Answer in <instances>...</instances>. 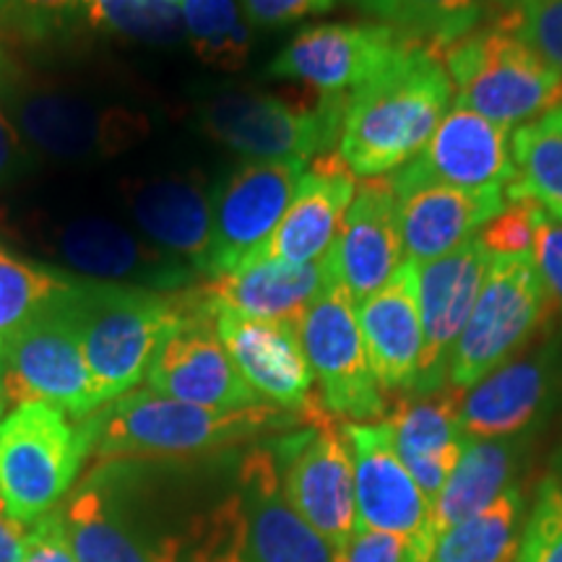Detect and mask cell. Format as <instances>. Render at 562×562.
Segmentation results:
<instances>
[{"instance_id":"cell-1","label":"cell","mask_w":562,"mask_h":562,"mask_svg":"<svg viewBox=\"0 0 562 562\" xmlns=\"http://www.w3.org/2000/svg\"><path fill=\"white\" fill-rule=\"evenodd\" d=\"M451 100L440 55L406 42L389 66L349 94L339 157L362 180L402 170L425 149Z\"/></svg>"},{"instance_id":"cell-2","label":"cell","mask_w":562,"mask_h":562,"mask_svg":"<svg viewBox=\"0 0 562 562\" xmlns=\"http://www.w3.org/2000/svg\"><path fill=\"white\" fill-rule=\"evenodd\" d=\"M315 398V396H313ZM313 398L302 409L256 404L245 409H203L157 391H131L81 419L89 453L110 459H182L237 446L305 425Z\"/></svg>"},{"instance_id":"cell-3","label":"cell","mask_w":562,"mask_h":562,"mask_svg":"<svg viewBox=\"0 0 562 562\" xmlns=\"http://www.w3.org/2000/svg\"><path fill=\"white\" fill-rule=\"evenodd\" d=\"M193 286L165 294L89 279L70 281L60 302L79 328L100 406L144 381L161 344L191 315Z\"/></svg>"},{"instance_id":"cell-4","label":"cell","mask_w":562,"mask_h":562,"mask_svg":"<svg viewBox=\"0 0 562 562\" xmlns=\"http://www.w3.org/2000/svg\"><path fill=\"white\" fill-rule=\"evenodd\" d=\"M339 547L323 539L281 490L273 448H252L237 487L199 526L186 562H336Z\"/></svg>"},{"instance_id":"cell-5","label":"cell","mask_w":562,"mask_h":562,"mask_svg":"<svg viewBox=\"0 0 562 562\" xmlns=\"http://www.w3.org/2000/svg\"><path fill=\"white\" fill-rule=\"evenodd\" d=\"M442 63L453 104L510 131L562 104V76L518 34L513 13L456 42Z\"/></svg>"},{"instance_id":"cell-6","label":"cell","mask_w":562,"mask_h":562,"mask_svg":"<svg viewBox=\"0 0 562 562\" xmlns=\"http://www.w3.org/2000/svg\"><path fill=\"white\" fill-rule=\"evenodd\" d=\"M349 94L290 102L261 91H222L201 104L199 123L216 144L250 161H307L334 149Z\"/></svg>"},{"instance_id":"cell-7","label":"cell","mask_w":562,"mask_h":562,"mask_svg":"<svg viewBox=\"0 0 562 562\" xmlns=\"http://www.w3.org/2000/svg\"><path fill=\"white\" fill-rule=\"evenodd\" d=\"M89 438L81 422L45 402H30L0 419V503L19 524L53 513L79 476Z\"/></svg>"},{"instance_id":"cell-8","label":"cell","mask_w":562,"mask_h":562,"mask_svg":"<svg viewBox=\"0 0 562 562\" xmlns=\"http://www.w3.org/2000/svg\"><path fill=\"white\" fill-rule=\"evenodd\" d=\"M0 104L30 149L47 159H102L136 144L146 121L125 108H100L76 91L21 76L11 66L0 74Z\"/></svg>"},{"instance_id":"cell-9","label":"cell","mask_w":562,"mask_h":562,"mask_svg":"<svg viewBox=\"0 0 562 562\" xmlns=\"http://www.w3.org/2000/svg\"><path fill=\"white\" fill-rule=\"evenodd\" d=\"M552 311L531 256H492L469 323L456 341L448 385L469 391L508 362Z\"/></svg>"},{"instance_id":"cell-10","label":"cell","mask_w":562,"mask_h":562,"mask_svg":"<svg viewBox=\"0 0 562 562\" xmlns=\"http://www.w3.org/2000/svg\"><path fill=\"white\" fill-rule=\"evenodd\" d=\"M281 490L294 510L334 547L357 529L355 463L344 427L313 398L305 427L273 442Z\"/></svg>"},{"instance_id":"cell-11","label":"cell","mask_w":562,"mask_h":562,"mask_svg":"<svg viewBox=\"0 0 562 562\" xmlns=\"http://www.w3.org/2000/svg\"><path fill=\"white\" fill-rule=\"evenodd\" d=\"M0 393L16 406L53 404L76 422L100 409L79 328L60 294L0 344Z\"/></svg>"},{"instance_id":"cell-12","label":"cell","mask_w":562,"mask_h":562,"mask_svg":"<svg viewBox=\"0 0 562 562\" xmlns=\"http://www.w3.org/2000/svg\"><path fill=\"white\" fill-rule=\"evenodd\" d=\"M297 331L315 381L321 404L331 417L372 422L385 414V391L372 370L357 305L339 277L300 315Z\"/></svg>"},{"instance_id":"cell-13","label":"cell","mask_w":562,"mask_h":562,"mask_svg":"<svg viewBox=\"0 0 562 562\" xmlns=\"http://www.w3.org/2000/svg\"><path fill=\"white\" fill-rule=\"evenodd\" d=\"M307 165L302 161H245L211 191V235L203 277L235 271L290 209Z\"/></svg>"},{"instance_id":"cell-14","label":"cell","mask_w":562,"mask_h":562,"mask_svg":"<svg viewBox=\"0 0 562 562\" xmlns=\"http://www.w3.org/2000/svg\"><path fill=\"white\" fill-rule=\"evenodd\" d=\"M351 463H355L357 529L396 533L432 558V505L398 459L389 422H347Z\"/></svg>"},{"instance_id":"cell-15","label":"cell","mask_w":562,"mask_h":562,"mask_svg":"<svg viewBox=\"0 0 562 562\" xmlns=\"http://www.w3.org/2000/svg\"><path fill=\"white\" fill-rule=\"evenodd\" d=\"M562 398V341L510 357L461 393V430L467 438L518 440Z\"/></svg>"},{"instance_id":"cell-16","label":"cell","mask_w":562,"mask_h":562,"mask_svg":"<svg viewBox=\"0 0 562 562\" xmlns=\"http://www.w3.org/2000/svg\"><path fill=\"white\" fill-rule=\"evenodd\" d=\"M195 305L180 328L161 344L146 372L149 389L203 409H245L266 404L229 360L214 326V313L193 286Z\"/></svg>"},{"instance_id":"cell-17","label":"cell","mask_w":562,"mask_h":562,"mask_svg":"<svg viewBox=\"0 0 562 562\" xmlns=\"http://www.w3.org/2000/svg\"><path fill=\"white\" fill-rule=\"evenodd\" d=\"M47 248L70 271L89 281L138 286L151 292H182L193 286L195 271L151 243L104 216H76L53 227Z\"/></svg>"},{"instance_id":"cell-18","label":"cell","mask_w":562,"mask_h":562,"mask_svg":"<svg viewBox=\"0 0 562 562\" xmlns=\"http://www.w3.org/2000/svg\"><path fill=\"white\" fill-rule=\"evenodd\" d=\"M513 131L482 117L480 112L451 104L417 157L391 175L402 195L419 186H451L482 191L508 188L516 167L510 157Z\"/></svg>"},{"instance_id":"cell-19","label":"cell","mask_w":562,"mask_h":562,"mask_svg":"<svg viewBox=\"0 0 562 562\" xmlns=\"http://www.w3.org/2000/svg\"><path fill=\"white\" fill-rule=\"evenodd\" d=\"M490 261L492 256L474 237L438 261L417 266L422 357L414 396H427L448 385L453 347L474 311Z\"/></svg>"},{"instance_id":"cell-20","label":"cell","mask_w":562,"mask_h":562,"mask_svg":"<svg viewBox=\"0 0 562 562\" xmlns=\"http://www.w3.org/2000/svg\"><path fill=\"white\" fill-rule=\"evenodd\" d=\"M406 40L391 24H318L302 30L269 66L271 79L318 94H349L396 58Z\"/></svg>"},{"instance_id":"cell-21","label":"cell","mask_w":562,"mask_h":562,"mask_svg":"<svg viewBox=\"0 0 562 562\" xmlns=\"http://www.w3.org/2000/svg\"><path fill=\"white\" fill-rule=\"evenodd\" d=\"M214 326L243 381L266 404L281 409L307 406L315 375L302 349L297 321H266L235 311H214Z\"/></svg>"},{"instance_id":"cell-22","label":"cell","mask_w":562,"mask_h":562,"mask_svg":"<svg viewBox=\"0 0 562 562\" xmlns=\"http://www.w3.org/2000/svg\"><path fill=\"white\" fill-rule=\"evenodd\" d=\"M331 252L336 277L355 305L381 290L404 263L398 195L389 178L357 182Z\"/></svg>"},{"instance_id":"cell-23","label":"cell","mask_w":562,"mask_h":562,"mask_svg":"<svg viewBox=\"0 0 562 562\" xmlns=\"http://www.w3.org/2000/svg\"><path fill=\"white\" fill-rule=\"evenodd\" d=\"M357 175L344 165L339 151L313 159L302 175L290 209L263 245L245 258L248 261L313 263L331 250L344 214L357 193Z\"/></svg>"},{"instance_id":"cell-24","label":"cell","mask_w":562,"mask_h":562,"mask_svg":"<svg viewBox=\"0 0 562 562\" xmlns=\"http://www.w3.org/2000/svg\"><path fill=\"white\" fill-rule=\"evenodd\" d=\"M336 279L334 252L313 263L248 261L224 277L199 284L201 300L214 311H235L250 318L300 321L305 307Z\"/></svg>"},{"instance_id":"cell-25","label":"cell","mask_w":562,"mask_h":562,"mask_svg":"<svg viewBox=\"0 0 562 562\" xmlns=\"http://www.w3.org/2000/svg\"><path fill=\"white\" fill-rule=\"evenodd\" d=\"M505 188L419 186L398 195L404 261L414 266L438 261L461 245L505 209Z\"/></svg>"},{"instance_id":"cell-26","label":"cell","mask_w":562,"mask_h":562,"mask_svg":"<svg viewBox=\"0 0 562 562\" xmlns=\"http://www.w3.org/2000/svg\"><path fill=\"white\" fill-rule=\"evenodd\" d=\"M461 393L451 385L427 396L406 393L393 406L391 419H385L391 425L398 459L430 505L451 480L467 446V435L461 430Z\"/></svg>"},{"instance_id":"cell-27","label":"cell","mask_w":562,"mask_h":562,"mask_svg":"<svg viewBox=\"0 0 562 562\" xmlns=\"http://www.w3.org/2000/svg\"><path fill=\"white\" fill-rule=\"evenodd\" d=\"M417 266L404 261L396 273L357 305L364 347L383 391L412 393L422 357Z\"/></svg>"},{"instance_id":"cell-28","label":"cell","mask_w":562,"mask_h":562,"mask_svg":"<svg viewBox=\"0 0 562 562\" xmlns=\"http://www.w3.org/2000/svg\"><path fill=\"white\" fill-rule=\"evenodd\" d=\"M128 209L146 240L203 273L211 235V193L199 180L154 178L128 191Z\"/></svg>"},{"instance_id":"cell-29","label":"cell","mask_w":562,"mask_h":562,"mask_svg":"<svg viewBox=\"0 0 562 562\" xmlns=\"http://www.w3.org/2000/svg\"><path fill=\"white\" fill-rule=\"evenodd\" d=\"M60 521L79 562H182L178 539L146 542L102 480H91L60 503Z\"/></svg>"},{"instance_id":"cell-30","label":"cell","mask_w":562,"mask_h":562,"mask_svg":"<svg viewBox=\"0 0 562 562\" xmlns=\"http://www.w3.org/2000/svg\"><path fill=\"white\" fill-rule=\"evenodd\" d=\"M516 463L518 440L467 438L451 480L432 505V542H438L440 533H446L451 526L467 521L474 513H482L495 503L513 484Z\"/></svg>"},{"instance_id":"cell-31","label":"cell","mask_w":562,"mask_h":562,"mask_svg":"<svg viewBox=\"0 0 562 562\" xmlns=\"http://www.w3.org/2000/svg\"><path fill=\"white\" fill-rule=\"evenodd\" d=\"M510 157L516 175L505 201H533L562 222V104L513 131Z\"/></svg>"},{"instance_id":"cell-32","label":"cell","mask_w":562,"mask_h":562,"mask_svg":"<svg viewBox=\"0 0 562 562\" xmlns=\"http://www.w3.org/2000/svg\"><path fill=\"white\" fill-rule=\"evenodd\" d=\"M524 492L516 482L467 521L440 533L430 562H513L521 544Z\"/></svg>"},{"instance_id":"cell-33","label":"cell","mask_w":562,"mask_h":562,"mask_svg":"<svg viewBox=\"0 0 562 562\" xmlns=\"http://www.w3.org/2000/svg\"><path fill=\"white\" fill-rule=\"evenodd\" d=\"M186 40L195 58L216 70H240L250 58L252 34L235 0H186Z\"/></svg>"},{"instance_id":"cell-34","label":"cell","mask_w":562,"mask_h":562,"mask_svg":"<svg viewBox=\"0 0 562 562\" xmlns=\"http://www.w3.org/2000/svg\"><path fill=\"white\" fill-rule=\"evenodd\" d=\"M74 277L0 250V344L24 328L34 315L70 286Z\"/></svg>"},{"instance_id":"cell-35","label":"cell","mask_w":562,"mask_h":562,"mask_svg":"<svg viewBox=\"0 0 562 562\" xmlns=\"http://www.w3.org/2000/svg\"><path fill=\"white\" fill-rule=\"evenodd\" d=\"M482 0H398L393 30L412 45L446 55L456 42L476 30Z\"/></svg>"},{"instance_id":"cell-36","label":"cell","mask_w":562,"mask_h":562,"mask_svg":"<svg viewBox=\"0 0 562 562\" xmlns=\"http://www.w3.org/2000/svg\"><path fill=\"white\" fill-rule=\"evenodd\" d=\"M81 9L97 30L146 45H175L186 37L182 11L167 0H81Z\"/></svg>"},{"instance_id":"cell-37","label":"cell","mask_w":562,"mask_h":562,"mask_svg":"<svg viewBox=\"0 0 562 562\" xmlns=\"http://www.w3.org/2000/svg\"><path fill=\"white\" fill-rule=\"evenodd\" d=\"M516 562H562V484L554 474L539 484Z\"/></svg>"},{"instance_id":"cell-38","label":"cell","mask_w":562,"mask_h":562,"mask_svg":"<svg viewBox=\"0 0 562 562\" xmlns=\"http://www.w3.org/2000/svg\"><path fill=\"white\" fill-rule=\"evenodd\" d=\"M542 206L533 201L505 203L501 214H495L476 232V240L490 256H531L533 232H537Z\"/></svg>"},{"instance_id":"cell-39","label":"cell","mask_w":562,"mask_h":562,"mask_svg":"<svg viewBox=\"0 0 562 562\" xmlns=\"http://www.w3.org/2000/svg\"><path fill=\"white\" fill-rule=\"evenodd\" d=\"M510 13L518 34L562 76V0H526Z\"/></svg>"},{"instance_id":"cell-40","label":"cell","mask_w":562,"mask_h":562,"mask_svg":"<svg viewBox=\"0 0 562 562\" xmlns=\"http://www.w3.org/2000/svg\"><path fill=\"white\" fill-rule=\"evenodd\" d=\"M336 562H430V558L396 533L355 529L349 542L339 547Z\"/></svg>"},{"instance_id":"cell-41","label":"cell","mask_w":562,"mask_h":562,"mask_svg":"<svg viewBox=\"0 0 562 562\" xmlns=\"http://www.w3.org/2000/svg\"><path fill=\"white\" fill-rule=\"evenodd\" d=\"M531 261L542 286L550 297V305L562 311V222L542 211L533 232Z\"/></svg>"},{"instance_id":"cell-42","label":"cell","mask_w":562,"mask_h":562,"mask_svg":"<svg viewBox=\"0 0 562 562\" xmlns=\"http://www.w3.org/2000/svg\"><path fill=\"white\" fill-rule=\"evenodd\" d=\"M21 562H79L70 552L58 508L47 513L45 518H40L37 524H32V531L26 533L24 560Z\"/></svg>"},{"instance_id":"cell-43","label":"cell","mask_w":562,"mask_h":562,"mask_svg":"<svg viewBox=\"0 0 562 562\" xmlns=\"http://www.w3.org/2000/svg\"><path fill=\"white\" fill-rule=\"evenodd\" d=\"M336 0H243L250 21L261 26H284L305 16L331 11Z\"/></svg>"},{"instance_id":"cell-44","label":"cell","mask_w":562,"mask_h":562,"mask_svg":"<svg viewBox=\"0 0 562 562\" xmlns=\"http://www.w3.org/2000/svg\"><path fill=\"white\" fill-rule=\"evenodd\" d=\"M32 167V151L24 144L16 125L9 117L3 104H0V191L19 180L21 175Z\"/></svg>"},{"instance_id":"cell-45","label":"cell","mask_w":562,"mask_h":562,"mask_svg":"<svg viewBox=\"0 0 562 562\" xmlns=\"http://www.w3.org/2000/svg\"><path fill=\"white\" fill-rule=\"evenodd\" d=\"M76 9H81V0H16V30L37 37Z\"/></svg>"},{"instance_id":"cell-46","label":"cell","mask_w":562,"mask_h":562,"mask_svg":"<svg viewBox=\"0 0 562 562\" xmlns=\"http://www.w3.org/2000/svg\"><path fill=\"white\" fill-rule=\"evenodd\" d=\"M26 531L24 524L13 521L9 510L0 503V562H21L24 560L26 547Z\"/></svg>"},{"instance_id":"cell-47","label":"cell","mask_w":562,"mask_h":562,"mask_svg":"<svg viewBox=\"0 0 562 562\" xmlns=\"http://www.w3.org/2000/svg\"><path fill=\"white\" fill-rule=\"evenodd\" d=\"M347 3L357 5V9L370 13V16L389 21V24H393V19H396V9H398V0H347Z\"/></svg>"},{"instance_id":"cell-48","label":"cell","mask_w":562,"mask_h":562,"mask_svg":"<svg viewBox=\"0 0 562 562\" xmlns=\"http://www.w3.org/2000/svg\"><path fill=\"white\" fill-rule=\"evenodd\" d=\"M0 24L16 26V0H0Z\"/></svg>"},{"instance_id":"cell-49","label":"cell","mask_w":562,"mask_h":562,"mask_svg":"<svg viewBox=\"0 0 562 562\" xmlns=\"http://www.w3.org/2000/svg\"><path fill=\"white\" fill-rule=\"evenodd\" d=\"M9 66H11V58L3 50H0V74H3V70L9 68Z\"/></svg>"},{"instance_id":"cell-50","label":"cell","mask_w":562,"mask_h":562,"mask_svg":"<svg viewBox=\"0 0 562 562\" xmlns=\"http://www.w3.org/2000/svg\"><path fill=\"white\" fill-rule=\"evenodd\" d=\"M3 406H5V398H3V393H0V414H3Z\"/></svg>"},{"instance_id":"cell-51","label":"cell","mask_w":562,"mask_h":562,"mask_svg":"<svg viewBox=\"0 0 562 562\" xmlns=\"http://www.w3.org/2000/svg\"><path fill=\"white\" fill-rule=\"evenodd\" d=\"M167 3H172V5H182V3H186V0H167Z\"/></svg>"},{"instance_id":"cell-52","label":"cell","mask_w":562,"mask_h":562,"mask_svg":"<svg viewBox=\"0 0 562 562\" xmlns=\"http://www.w3.org/2000/svg\"><path fill=\"white\" fill-rule=\"evenodd\" d=\"M554 476H558V480H560V484H562V472H560V474H554Z\"/></svg>"},{"instance_id":"cell-53","label":"cell","mask_w":562,"mask_h":562,"mask_svg":"<svg viewBox=\"0 0 562 562\" xmlns=\"http://www.w3.org/2000/svg\"><path fill=\"white\" fill-rule=\"evenodd\" d=\"M518 3H526V0H516V5H518Z\"/></svg>"}]
</instances>
